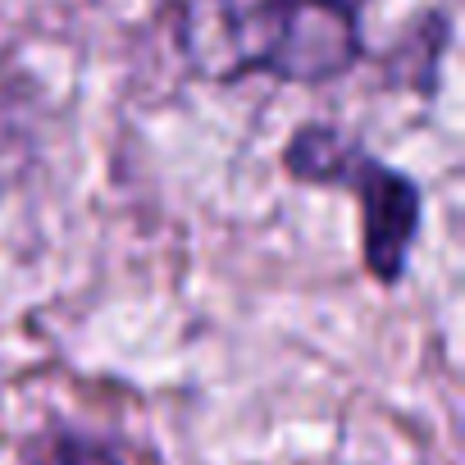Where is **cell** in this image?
I'll return each mask as SVG.
<instances>
[{
  "mask_svg": "<svg viewBox=\"0 0 465 465\" xmlns=\"http://www.w3.org/2000/svg\"><path fill=\"white\" fill-rule=\"evenodd\" d=\"M283 160L302 183L347 187L351 196H361L365 270L379 283H397L406 274V256H411L415 232H420V187L324 124L302 128Z\"/></svg>",
  "mask_w": 465,
  "mask_h": 465,
  "instance_id": "cell-2",
  "label": "cell"
},
{
  "mask_svg": "<svg viewBox=\"0 0 465 465\" xmlns=\"http://www.w3.org/2000/svg\"><path fill=\"white\" fill-rule=\"evenodd\" d=\"M33 465H119V456L105 442L64 429V433H51L42 442V451L33 456Z\"/></svg>",
  "mask_w": 465,
  "mask_h": 465,
  "instance_id": "cell-3",
  "label": "cell"
},
{
  "mask_svg": "<svg viewBox=\"0 0 465 465\" xmlns=\"http://www.w3.org/2000/svg\"><path fill=\"white\" fill-rule=\"evenodd\" d=\"M178 46L214 83L242 74L324 83L361 55V28L347 0H183Z\"/></svg>",
  "mask_w": 465,
  "mask_h": 465,
  "instance_id": "cell-1",
  "label": "cell"
}]
</instances>
